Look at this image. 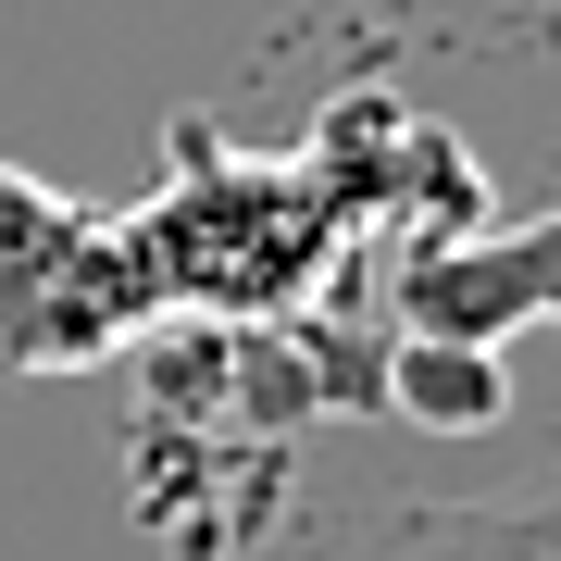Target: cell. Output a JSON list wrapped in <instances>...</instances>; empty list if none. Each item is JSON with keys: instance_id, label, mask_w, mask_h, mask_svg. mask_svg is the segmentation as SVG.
<instances>
[{"instance_id": "obj_1", "label": "cell", "mask_w": 561, "mask_h": 561, "mask_svg": "<svg viewBox=\"0 0 561 561\" xmlns=\"http://www.w3.org/2000/svg\"><path fill=\"white\" fill-rule=\"evenodd\" d=\"M138 312H150V287H138L125 225L76 213L62 187L0 162V362H25V375L101 362Z\"/></svg>"}, {"instance_id": "obj_2", "label": "cell", "mask_w": 561, "mask_h": 561, "mask_svg": "<svg viewBox=\"0 0 561 561\" xmlns=\"http://www.w3.org/2000/svg\"><path fill=\"white\" fill-rule=\"evenodd\" d=\"M324 561H561V486H524V500H400Z\"/></svg>"}]
</instances>
